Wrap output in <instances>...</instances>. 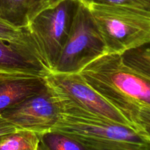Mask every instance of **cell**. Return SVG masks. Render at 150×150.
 <instances>
[{
	"instance_id": "1",
	"label": "cell",
	"mask_w": 150,
	"mask_h": 150,
	"mask_svg": "<svg viewBox=\"0 0 150 150\" xmlns=\"http://www.w3.org/2000/svg\"><path fill=\"white\" fill-rule=\"evenodd\" d=\"M79 73L118 111L133 103L150 107V79L129 68L120 54H103Z\"/></svg>"
},
{
	"instance_id": "2",
	"label": "cell",
	"mask_w": 150,
	"mask_h": 150,
	"mask_svg": "<svg viewBox=\"0 0 150 150\" xmlns=\"http://www.w3.org/2000/svg\"><path fill=\"white\" fill-rule=\"evenodd\" d=\"M83 4L102 38L105 54L122 55L150 42V15L122 6Z\"/></svg>"
},
{
	"instance_id": "3",
	"label": "cell",
	"mask_w": 150,
	"mask_h": 150,
	"mask_svg": "<svg viewBox=\"0 0 150 150\" xmlns=\"http://www.w3.org/2000/svg\"><path fill=\"white\" fill-rule=\"evenodd\" d=\"M78 0H64L38 13L25 26L44 67L51 73L68 36Z\"/></svg>"
},
{
	"instance_id": "4",
	"label": "cell",
	"mask_w": 150,
	"mask_h": 150,
	"mask_svg": "<svg viewBox=\"0 0 150 150\" xmlns=\"http://www.w3.org/2000/svg\"><path fill=\"white\" fill-rule=\"evenodd\" d=\"M105 54L103 41L87 7L78 1L68 36L51 73H79Z\"/></svg>"
},
{
	"instance_id": "5",
	"label": "cell",
	"mask_w": 150,
	"mask_h": 150,
	"mask_svg": "<svg viewBox=\"0 0 150 150\" xmlns=\"http://www.w3.org/2000/svg\"><path fill=\"white\" fill-rule=\"evenodd\" d=\"M45 81L47 88L58 102L131 126L122 114L96 92L79 73H50L45 76Z\"/></svg>"
},
{
	"instance_id": "6",
	"label": "cell",
	"mask_w": 150,
	"mask_h": 150,
	"mask_svg": "<svg viewBox=\"0 0 150 150\" xmlns=\"http://www.w3.org/2000/svg\"><path fill=\"white\" fill-rule=\"evenodd\" d=\"M59 115V105L46 86L40 93L3 112L0 117L18 130L40 135L52 130Z\"/></svg>"
},
{
	"instance_id": "7",
	"label": "cell",
	"mask_w": 150,
	"mask_h": 150,
	"mask_svg": "<svg viewBox=\"0 0 150 150\" xmlns=\"http://www.w3.org/2000/svg\"><path fill=\"white\" fill-rule=\"evenodd\" d=\"M48 73L33 48L0 40V74L45 77Z\"/></svg>"
},
{
	"instance_id": "8",
	"label": "cell",
	"mask_w": 150,
	"mask_h": 150,
	"mask_svg": "<svg viewBox=\"0 0 150 150\" xmlns=\"http://www.w3.org/2000/svg\"><path fill=\"white\" fill-rule=\"evenodd\" d=\"M46 87L45 77L0 74V114Z\"/></svg>"
},
{
	"instance_id": "9",
	"label": "cell",
	"mask_w": 150,
	"mask_h": 150,
	"mask_svg": "<svg viewBox=\"0 0 150 150\" xmlns=\"http://www.w3.org/2000/svg\"><path fill=\"white\" fill-rule=\"evenodd\" d=\"M119 111L132 127L150 143V107L133 103L125 105Z\"/></svg>"
},
{
	"instance_id": "10",
	"label": "cell",
	"mask_w": 150,
	"mask_h": 150,
	"mask_svg": "<svg viewBox=\"0 0 150 150\" xmlns=\"http://www.w3.org/2000/svg\"><path fill=\"white\" fill-rule=\"evenodd\" d=\"M29 10L30 0H0V17L16 26H26Z\"/></svg>"
},
{
	"instance_id": "11",
	"label": "cell",
	"mask_w": 150,
	"mask_h": 150,
	"mask_svg": "<svg viewBox=\"0 0 150 150\" xmlns=\"http://www.w3.org/2000/svg\"><path fill=\"white\" fill-rule=\"evenodd\" d=\"M39 135L27 130H16L0 137V150H38Z\"/></svg>"
},
{
	"instance_id": "12",
	"label": "cell",
	"mask_w": 150,
	"mask_h": 150,
	"mask_svg": "<svg viewBox=\"0 0 150 150\" xmlns=\"http://www.w3.org/2000/svg\"><path fill=\"white\" fill-rule=\"evenodd\" d=\"M39 138L38 150H87L78 140L58 131L46 132Z\"/></svg>"
},
{
	"instance_id": "13",
	"label": "cell",
	"mask_w": 150,
	"mask_h": 150,
	"mask_svg": "<svg viewBox=\"0 0 150 150\" xmlns=\"http://www.w3.org/2000/svg\"><path fill=\"white\" fill-rule=\"evenodd\" d=\"M121 58L129 68L150 79V42L126 51Z\"/></svg>"
},
{
	"instance_id": "14",
	"label": "cell",
	"mask_w": 150,
	"mask_h": 150,
	"mask_svg": "<svg viewBox=\"0 0 150 150\" xmlns=\"http://www.w3.org/2000/svg\"><path fill=\"white\" fill-rule=\"evenodd\" d=\"M0 40L29 47L33 48L35 51V47L31 41L26 28L16 26L1 18V17H0Z\"/></svg>"
},
{
	"instance_id": "15",
	"label": "cell",
	"mask_w": 150,
	"mask_h": 150,
	"mask_svg": "<svg viewBox=\"0 0 150 150\" xmlns=\"http://www.w3.org/2000/svg\"><path fill=\"white\" fill-rule=\"evenodd\" d=\"M81 2L106 5L122 6L139 10L150 15V0H78Z\"/></svg>"
},
{
	"instance_id": "16",
	"label": "cell",
	"mask_w": 150,
	"mask_h": 150,
	"mask_svg": "<svg viewBox=\"0 0 150 150\" xmlns=\"http://www.w3.org/2000/svg\"><path fill=\"white\" fill-rule=\"evenodd\" d=\"M63 1L64 0H30V10L28 22L40 12L57 6Z\"/></svg>"
},
{
	"instance_id": "17",
	"label": "cell",
	"mask_w": 150,
	"mask_h": 150,
	"mask_svg": "<svg viewBox=\"0 0 150 150\" xmlns=\"http://www.w3.org/2000/svg\"><path fill=\"white\" fill-rule=\"evenodd\" d=\"M18 130L11 123L0 117V137Z\"/></svg>"
},
{
	"instance_id": "18",
	"label": "cell",
	"mask_w": 150,
	"mask_h": 150,
	"mask_svg": "<svg viewBox=\"0 0 150 150\" xmlns=\"http://www.w3.org/2000/svg\"><path fill=\"white\" fill-rule=\"evenodd\" d=\"M148 150H150V146H149V149H148Z\"/></svg>"
}]
</instances>
